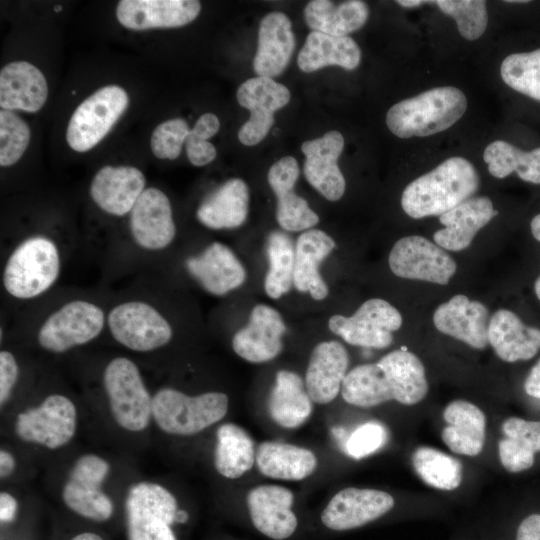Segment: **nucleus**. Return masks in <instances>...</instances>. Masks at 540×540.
Returning <instances> with one entry per match:
<instances>
[{
    "label": "nucleus",
    "mask_w": 540,
    "mask_h": 540,
    "mask_svg": "<svg viewBox=\"0 0 540 540\" xmlns=\"http://www.w3.org/2000/svg\"><path fill=\"white\" fill-rule=\"evenodd\" d=\"M428 390L421 360L412 352L399 349L376 363L351 369L342 383L341 395L348 404L369 408L392 400L415 405L426 397Z\"/></svg>",
    "instance_id": "1"
},
{
    "label": "nucleus",
    "mask_w": 540,
    "mask_h": 540,
    "mask_svg": "<svg viewBox=\"0 0 540 540\" xmlns=\"http://www.w3.org/2000/svg\"><path fill=\"white\" fill-rule=\"evenodd\" d=\"M480 177L463 157H450L410 182L401 196L403 211L413 219L440 216L471 198Z\"/></svg>",
    "instance_id": "2"
},
{
    "label": "nucleus",
    "mask_w": 540,
    "mask_h": 540,
    "mask_svg": "<svg viewBox=\"0 0 540 540\" xmlns=\"http://www.w3.org/2000/svg\"><path fill=\"white\" fill-rule=\"evenodd\" d=\"M467 109L463 91L441 86L394 104L387 112L386 124L399 138L425 137L454 125Z\"/></svg>",
    "instance_id": "3"
},
{
    "label": "nucleus",
    "mask_w": 540,
    "mask_h": 540,
    "mask_svg": "<svg viewBox=\"0 0 540 540\" xmlns=\"http://www.w3.org/2000/svg\"><path fill=\"white\" fill-rule=\"evenodd\" d=\"M57 245L44 236H32L10 254L4 267L3 285L17 299H32L46 292L60 273Z\"/></svg>",
    "instance_id": "4"
},
{
    "label": "nucleus",
    "mask_w": 540,
    "mask_h": 540,
    "mask_svg": "<svg viewBox=\"0 0 540 540\" xmlns=\"http://www.w3.org/2000/svg\"><path fill=\"white\" fill-rule=\"evenodd\" d=\"M228 405V396L222 392L188 396L174 388H162L153 397L152 416L164 432L187 436L220 421Z\"/></svg>",
    "instance_id": "5"
},
{
    "label": "nucleus",
    "mask_w": 540,
    "mask_h": 540,
    "mask_svg": "<svg viewBox=\"0 0 540 540\" xmlns=\"http://www.w3.org/2000/svg\"><path fill=\"white\" fill-rule=\"evenodd\" d=\"M177 510L165 487L151 482L131 486L125 500L128 540H177L171 529Z\"/></svg>",
    "instance_id": "6"
},
{
    "label": "nucleus",
    "mask_w": 540,
    "mask_h": 540,
    "mask_svg": "<svg viewBox=\"0 0 540 540\" xmlns=\"http://www.w3.org/2000/svg\"><path fill=\"white\" fill-rule=\"evenodd\" d=\"M104 386L112 415L129 431L145 429L152 415V400L136 364L126 357L111 360L104 371Z\"/></svg>",
    "instance_id": "7"
},
{
    "label": "nucleus",
    "mask_w": 540,
    "mask_h": 540,
    "mask_svg": "<svg viewBox=\"0 0 540 540\" xmlns=\"http://www.w3.org/2000/svg\"><path fill=\"white\" fill-rule=\"evenodd\" d=\"M129 98L117 85L100 88L73 112L66 131L69 146L86 152L96 146L111 130L126 110Z\"/></svg>",
    "instance_id": "8"
},
{
    "label": "nucleus",
    "mask_w": 540,
    "mask_h": 540,
    "mask_svg": "<svg viewBox=\"0 0 540 540\" xmlns=\"http://www.w3.org/2000/svg\"><path fill=\"white\" fill-rule=\"evenodd\" d=\"M105 315L92 302L74 300L54 311L38 331L39 345L50 352L62 353L95 339L103 330Z\"/></svg>",
    "instance_id": "9"
},
{
    "label": "nucleus",
    "mask_w": 540,
    "mask_h": 540,
    "mask_svg": "<svg viewBox=\"0 0 540 540\" xmlns=\"http://www.w3.org/2000/svg\"><path fill=\"white\" fill-rule=\"evenodd\" d=\"M402 322V315L393 305L384 299L372 298L349 317L333 315L328 327L350 345L384 349L392 344V332L400 329Z\"/></svg>",
    "instance_id": "10"
},
{
    "label": "nucleus",
    "mask_w": 540,
    "mask_h": 540,
    "mask_svg": "<svg viewBox=\"0 0 540 540\" xmlns=\"http://www.w3.org/2000/svg\"><path fill=\"white\" fill-rule=\"evenodd\" d=\"M107 324L118 343L138 352L165 346L173 334L166 318L155 307L143 301L116 305L108 314Z\"/></svg>",
    "instance_id": "11"
},
{
    "label": "nucleus",
    "mask_w": 540,
    "mask_h": 540,
    "mask_svg": "<svg viewBox=\"0 0 540 540\" xmlns=\"http://www.w3.org/2000/svg\"><path fill=\"white\" fill-rule=\"evenodd\" d=\"M388 264L400 278L446 285L456 273L455 260L436 243L419 235L405 236L392 247Z\"/></svg>",
    "instance_id": "12"
},
{
    "label": "nucleus",
    "mask_w": 540,
    "mask_h": 540,
    "mask_svg": "<svg viewBox=\"0 0 540 540\" xmlns=\"http://www.w3.org/2000/svg\"><path fill=\"white\" fill-rule=\"evenodd\" d=\"M76 408L66 396L52 394L35 408L20 413L16 421L18 436L49 449L70 441L76 430Z\"/></svg>",
    "instance_id": "13"
},
{
    "label": "nucleus",
    "mask_w": 540,
    "mask_h": 540,
    "mask_svg": "<svg viewBox=\"0 0 540 540\" xmlns=\"http://www.w3.org/2000/svg\"><path fill=\"white\" fill-rule=\"evenodd\" d=\"M109 472V464L101 457L87 454L73 465L64 485L62 497L75 513L98 522L108 520L113 505L100 486Z\"/></svg>",
    "instance_id": "14"
},
{
    "label": "nucleus",
    "mask_w": 540,
    "mask_h": 540,
    "mask_svg": "<svg viewBox=\"0 0 540 540\" xmlns=\"http://www.w3.org/2000/svg\"><path fill=\"white\" fill-rule=\"evenodd\" d=\"M290 96L289 89L273 78L257 76L243 82L236 97L251 115L239 129V141L246 146L261 142L274 123V113L288 104Z\"/></svg>",
    "instance_id": "15"
},
{
    "label": "nucleus",
    "mask_w": 540,
    "mask_h": 540,
    "mask_svg": "<svg viewBox=\"0 0 540 540\" xmlns=\"http://www.w3.org/2000/svg\"><path fill=\"white\" fill-rule=\"evenodd\" d=\"M394 504L393 496L387 492L348 487L331 498L321 513V522L330 530L347 531L382 517Z\"/></svg>",
    "instance_id": "16"
},
{
    "label": "nucleus",
    "mask_w": 540,
    "mask_h": 540,
    "mask_svg": "<svg viewBox=\"0 0 540 540\" xmlns=\"http://www.w3.org/2000/svg\"><path fill=\"white\" fill-rule=\"evenodd\" d=\"M129 225L140 248L158 251L168 247L175 238L176 227L167 195L158 188H146L130 212Z\"/></svg>",
    "instance_id": "17"
},
{
    "label": "nucleus",
    "mask_w": 540,
    "mask_h": 540,
    "mask_svg": "<svg viewBox=\"0 0 540 540\" xmlns=\"http://www.w3.org/2000/svg\"><path fill=\"white\" fill-rule=\"evenodd\" d=\"M285 332L281 314L269 305L258 304L252 309L248 324L233 336L232 348L248 362H268L282 351Z\"/></svg>",
    "instance_id": "18"
},
{
    "label": "nucleus",
    "mask_w": 540,
    "mask_h": 540,
    "mask_svg": "<svg viewBox=\"0 0 540 540\" xmlns=\"http://www.w3.org/2000/svg\"><path fill=\"white\" fill-rule=\"evenodd\" d=\"M343 148L344 138L336 130L301 146L306 157L303 167L306 180L329 201L339 200L345 192V178L337 164Z\"/></svg>",
    "instance_id": "19"
},
{
    "label": "nucleus",
    "mask_w": 540,
    "mask_h": 540,
    "mask_svg": "<svg viewBox=\"0 0 540 540\" xmlns=\"http://www.w3.org/2000/svg\"><path fill=\"white\" fill-rule=\"evenodd\" d=\"M247 507L253 526L273 540H285L297 529L298 520L292 510L293 493L279 485H260L249 491Z\"/></svg>",
    "instance_id": "20"
},
{
    "label": "nucleus",
    "mask_w": 540,
    "mask_h": 540,
    "mask_svg": "<svg viewBox=\"0 0 540 540\" xmlns=\"http://www.w3.org/2000/svg\"><path fill=\"white\" fill-rule=\"evenodd\" d=\"M436 329L474 349L488 344L489 312L487 307L463 294L454 295L440 304L433 313Z\"/></svg>",
    "instance_id": "21"
},
{
    "label": "nucleus",
    "mask_w": 540,
    "mask_h": 540,
    "mask_svg": "<svg viewBox=\"0 0 540 540\" xmlns=\"http://www.w3.org/2000/svg\"><path fill=\"white\" fill-rule=\"evenodd\" d=\"M299 173L298 163L291 156L281 158L268 171V183L277 200L276 219L286 231H306L319 222L308 202L294 191Z\"/></svg>",
    "instance_id": "22"
},
{
    "label": "nucleus",
    "mask_w": 540,
    "mask_h": 540,
    "mask_svg": "<svg viewBox=\"0 0 540 540\" xmlns=\"http://www.w3.org/2000/svg\"><path fill=\"white\" fill-rule=\"evenodd\" d=\"M196 0H122L116 8L118 21L131 30L184 26L197 18Z\"/></svg>",
    "instance_id": "23"
},
{
    "label": "nucleus",
    "mask_w": 540,
    "mask_h": 540,
    "mask_svg": "<svg viewBox=\"0 0 540 540\" xmlns=\"http://www.w3.org/2000/svg\"><path fill=\"white\" fill-rule=\"evenodd\" d=\"M189 274L209 293L222 296L239 288L246 271L235 253L221 242H213L197 256L185 261Z\"/></svg>",
    "instance_id": "24"
},
{
    "label": "nucleus",
    "mask_w": 540,
    "mask_h": 540,
    "mask_svg": "<svg viewBox=\"0 0 540 540\" xmlns=\"http://www.w3.org/2000/svg\"><path fill=\"white\" fill-rule=\"evenodd\" d=\"M145 184V176L135 167L104 166L91 182L90 196L104 212L123 216L131 212Z\"/></svg>",
    "instance_id": "25"
},
{
    "label": "nucleus",
    "mask_w": 540,
    "mask_h": 540,
    "mask_svg": "<svg viewBox=\"0 0 540 540\" xmlns=\"http://www.w3.org/2000/svg\"><path fill=\"white\" fill-rule=\"evenodd\" d=\"M349 354L338 341H323L311 352L305 386L313 402L327 404L333 401L341 391L347 375Z\"/></svg>",
    "instance_id": "26"
},
{
    "label": "nucleus",
    "mask_w": 540,
    "mask_h": 540,
    "mask_svg": "<svg viewBox=\"0 0 540 540\" xmlns=\"http://www.w3.org/2000/svg\"><path fill=\"white\" fill-rule=\"evenodd\" d=\"M497 214L488 197H471L439 216L444 228L434 233V242L444 250L462 251L470 246L477 232Z\"/></svg>",
    "instance_id": "27"
},
{
    "label": "nucleus",
    "mask_w": 540,
    "mask_h": 540,
    "mask_svg": "<svg viewBox=\"0 0 540 540\" xmlns=\"http://www.w3.org/2000/svg\"><path fill=\"white\" fill-rule=\"evenodd\" d=\"M295 49L291 20L282 12H271L260 21L258 46L253 68L258 76L280 75L290 62Z\"/></svg>",
    "instance_id": "28"
},
{
    "label": "nucleus",
    "mask_w": 540,
    "mask_h": 540,
    "mask_svg": "<svg viewBox=\"0 0 540 540\" xmlns=\"http://www.w3.org/2000/svg\"><path fill=\"white\" fill-rule=\"evenodd\" d=\"M48 97L43 73L26 61L6 64L0 71V106L4 110L37 112Z\"/></svg>",
    "instance_id": "29"
},
{
    "label": "nucleus",
    "mask_w": 540,
    "mask_h": 540,
    "mask_svg": "<svg viewBox=\"0 0 540 540\" xmlns=\"http://www.w3.org/2000/svg\"><path fill=\"white\" fill-rule=\"evenodd\" d=\"M488 342L501 360L525 361L540 350V329L527 326L510 310L499 309L490 317Z\"/></svg>",
    "instance_id": "30"
},
{
    "label": "nucleus",
    "mask_w": 540,
    "mask_h": 540,
    "mask_svg": "<svg viewBox=\"0 0 540 540\" xmlns=\"http://www.w3.org/2000/svg\"><path fill=\"white\" fill-rule=\"evenodd\" d=\"M335 241L319 229L304 231L295 245L293 285L302 293H309L314 300H323L329 290L323 280L319 265L334 250Z\"/></svg>",
    "instance_id": "31"
},
{
    "label": "nucleus",
    "mask_w": 540,
    "mask_h": 540,
    "mask_svg": "<svg viewBox=\"0 0 540 540\" xmlns=\"http://www.w3.org/2000/svg\"><path fill=\"white\" fill-rule=\"evenodd\" d=\"M446 423L441 437L455 454L474 457L479 455L486 439V416L475 404L454 400L443 411Z\"/></svg>",
    "instance_id": "32"
},
{
    "label": "nucleus",
    "mask_w": 540,
    "mask_h": 540,
    "mask_svg": "<svg viewBox=\"0 0 540 540\" xmlns=\"http://www.w3.org/2000/svg\"><path fill=\"white\" fill-rule=\"evenodd\" d=\"M249 209L247 184L232 178L208 195L196 211L200 223L210 229H233L241 226Z\"/></svg>",
    "instance_id": "33"
},
{
    "label": "nucleus",
    "mask_w": 540,
    "mask_h": 540,
    "mask_svg": "<svg viewBox=\"0 0 540 540\" xmlns=\"http://www.w3.org/2000/svg\"><path fill=\"white\" fill-rule=\"evenodd\" d=\"M361 60L358 44L349 36H336L312 31L300 50L297 64L305 73L331 65L354 70Z\"/></svg>",
    "instance_id": "34"
},
{
    "label": "nucleus",
    "mask_w": 540,
    "mask_h": 540,
    "mask_svg": "<svg viewBox=\"0 0 540 540\" xmlns=\"http://www.w3.org/2000/svg\"><path fill=\"white\" fill-rule=\"evenodd\" d=\"M267 407L274 422L293 429L310 417L313 405L301 377L293 371L280 370L276 373Z\"/></svg>",
    "instance_id": "35"
},
{
    "label": "nucleus",
    "mask_w": 540,
    "mask_h": 540,
    "mask_svg": "<svg viewBox=\"0 0 540 540\" xmlns=\"http://www.w3.org/2000/svg\"><path fill=\"white\" fill-rule=\"evenodd\" d=\"M255 462L263 475L289 481L303 480L317 467V458L311 450L275 441L259 445Z\"/></svg>",
    "instance_id": "36"
},
{
    "label": "nucleus",
    "mask_w": 540,
    "mask_h": 540,
    "mask_svg": "<svg viewBox=\"0 0 540 540\" xmlns=\"http://www.w3.org/2000/svg\"><path fill=\"white\" fill-rule=\"evenodd\" d=\"M368 16L369 8L360 0H349L339 5L328 0H313L304 8V18L309 28L336 36H347L360 29Z\"/></svg>",
    "instance_id": "37"
},
{
    "label": "nucleus",
    "mask_w": 540,
    "mask_h": 540,
    "mask_svg": "<svg viewBox=\"0 0 540 540\" xmlns=\"http://www.w3.org/2000/svg\"><path fill=\"white\" fill-rule=\"evenodd\" d=\"M255 461L254 443L243 428L234 423L218 428L214 466L220 475L237 479L249 471Z\"/></svg>",
    "instance_id": "38"
},
{
    "label": "nucleus",
    "mask_w": 540,
    "mask_h": 540,
    "mask_svg": "<svg viewBox=\"0 0 540 540\" xmlns=\"http://www.w3.org/2000/svg\"><path fill=\"white\" fill-rule=\"evenodd\" d=\"M483 159L496 178L516 172L521 180L540 184V147L523 151L506 141L496 140L485 148Z\"/></svg>",
    "instance_id": "39"
},
{
    "label": "nucleus",
    "mask_w": 540,
    "mask_h": 540,
    "mask_svg": "<svg viewBox=\"0 0 540 540\" xmlns=\"http://www.w3.org/2000/svg\"><path fill=\"white\" fill-rule=\"evenodd\" d=\"M411 461L416 474L430 487L451 491L462 482L461 461L438 449L420 446L413 452Z\"/></svg>",
    "instance_id": "40"
},
{
    "label": "nucleus",
    "mask_w": 540,
    "mask_h": 540,
    "mask_svg": "<svg viewBox=\"0 0 540 540\" xmlns=\"http://www.w3.org/2000/svg\"><path fill=\"white\" fill-rule=\"evenodd\" d=\"M269 267L264 281L266 294L278 299L287 294L293 285L295 248L290 236L282 231H272L266 246Z\"/></svg>",
    "instance_id": "41"
},
{
    "label": "nucleus",
    "mask_w": 540,
    "mask_h": 540,
    "mask_svg": "<svg viewBox=\"0 0 540 540\" xmlns=\"http://www.w3.org/2000/svg\"><path fill=\"white\" fill-rule=\"evenodd\" d=\"M500 74L507 86L540 101V49L510 54L502 61Z\"/></svg>",
    "instance_id": "42"
},
{
    "label": "nucleus",
    "mask_w": 540,
    "mask_h": 540,
    "mask_svg": "<svg viewBox=\"0 0 540 540\" xmlns=\"http://www.w3.org/2000/svg\"><path fill=\"white\" fill-rule=\"evenodd\" d=\"M446 15L452 17L460 35L467 40H476L485 32L488 23L486 2L483 0H439L433 1Z\"/></svg>",
    "instance_id": "43"
},
{
    "label": "nucleus",
    "mask_w": 540,
    "mask_h": 540,
    "mask_svg": "<svg viewBox=\"0 0 540 540\" xmlns=\"http://www.w3.org/2000/svg\"><path fill=\"white\" fill-rule=\"evenodd\" d=\"M30 140L27 123L10 110L0 111V165L15 164L24 154Z\"/></svg>",
    "instance_id": "44"
},
{
    "label": "nucleus",
    "mask_w": 540,
    "mask_h": 540,
    "mask_svg": "<svg viewBox=\"0 0 540 540\" xmlns=\"http://www.w3.org/2000/svg\"><path fill=\"white\" fill-rule=\"evenodd\" d=\"M189 133L188 124L181 118L162 122L151 135L150 146L153 154L159 159H176Z\"/></svg>",
    "instance_id": "45"
},
{
    "label": "nucleus",
    "mask_w": 540,
    "mask_h": 540,
    "mask_svg": "<svg viewBox=\"0 0 540 540\" xmlns=\"http://www.w3.org/2000/svg\"><path fill=\"white\" fill-rule=\"evenodd\" d=\"M388 439L385 426L376 421L357 427L347 438L344 451L354 459L367 457L382 448Z\"/></svg>",
    "instance_id": "46"
},
{
    "label": "nucleus",
    "mask_w": 540,
    "mask_h": 540,
    "mask_svg": "<svg viewBox=\"0 0 540 540\" xmlns=\"http://www.w3.org/2000/svg\"><path fill=\"white\" fill-rule=\"evenodd\" d=\"M503 438L500 442L531 452H540V421H529L519 417H509L502 423Z\"/></svg>",
    "instance_id": "47"
},
{
    "label": "nucleus",
    "mask_w": 540,
    "mask_h": 540,
    "mask_svg": "<svg viewBox=\"0 0 540 540\" xmlns=\"http://www.w3.org/2000/svg\"><path fill=\"white\" fill-rule=\"evenodd\" d=\"M18 364L12 353L0 352V403L3 405L10 397L18 378Z\"/></svg>",
    "instance_id": "48"
},
{
    "label": "nucleus",
    "mask_w": 540,
    "mask_h": 540,
    "mask_svg": "<svg viewBox=\"0 0 540 540\" xmlns=\"http://www.w3.org/2000/svg\"><path fill=\"white\" fill-rule=\"evenodd\" d=\"M186 153L194 166H204L216 157V149L212 143L189 133L186 141Z\"/></svg>",
    "instance_id": "49"
},
{
    "label": "nucleus",
    "mask_w": 540,
    "mask_h": 540,
    "mask_svg": "<svg viewBox=\"0 0 540 540\" xmlns=\"http://www.w3.org/2000/svg\"><path fill=\"white\" fill-rule=\"evenodd\" d=\"M220 128L218 117L212 113L201 115L196 121L190 133L204 140L214 136Z\"/></svg>",
    "instance_id": "50"
},
{
    "label": "nucleus",
    "mask_w": 540,
    "mask_h": 540,
    "mask_svg": "<svg viewBox=\"0 0 540 540\" xmlns=\"http://www.w3.org/2000/svg\"><path fill=\"white\" fill-rule=\"evenodd\" d=\"M516 540H540V514H531L520 523Z\"/></svg>",
    "instance_id": "51"
},
{
    "label": "nucleus",
    "mask_w": 540,
    "mask_h": 540,
    "mask_svg": "<svg viewBox=\"0 0 540 540\" xmlns=\"http://www.w3.org/2000/svg\"><path fill=\"white\" fill-rule=\"evenodd\" d=\"M17 501L16 499L7 492H2L0 494V520L3 523H8L13 521L15 514L17 512Z\"/></svg>",
    "instance_id": "52"
},
{
    "label": "nucleus",
    "mask_w": 540,
    "mask_h": 540,
    "mask_svg": "<svg viewBox=\"0 0 540 540\" xmlns=\"http://www.w3.org/2000/svg\"><path fill=\"white\" fill-rule=\"evenodd\" d=\"M524 390L527 395L540 399V359L529 371L524 382Z\"/></svg>",
    "instance_id": "53"
},
{
    "label": "nucleus",
    "mask_w": 540,
    "mask_h": 540,
    "mask_svg": "<svg viewBox=\"0 0 540 540\" xmlns=\"http://www.w3.org/2000/svg\"><path fill=\"white\" fill-rule=\"evenodd\" d=\"M15 467V460L13 456L6 450L0 451V475L1 478L9 476Z\"/></svg>",
    "instance_id": "54"
},
{
    "label": "nucleus",
    "mask_w": 540,
    "mask_h": 540,
    "mask_svg": "<svg viewBox=\"0 0 540 540\" xmlns=\"http://www.w3.org/2000/svg\"><path fill=\"white\" fill-rule=\"evenodd\" d=\"M530 229L534 239L540 242V214L533 217L530 223Z\"/></svg>",
    "instance_id": "55"
},
{
    "label": "nucleus",
    "mask_w": 540,
    "mask_h": 540,
    "mask_svg": "<svg viewBox=\"0 0 540 540\" xmlns=\"http://www.w3.org/2000/svg\"><path fill=\"white\" fill-rule=\"evenodd\" d=\"M397 4H399L400 6L402 7H405V8H414V7H418L420 5H423L425 3H428V1H422V0H399V1H396Z\"/></svg>",
    "instance_id": "56"
},
{
    "label": "nucleus",
    "mask_w": 540,
    "mask_h": 540,
    "mask_svg": "<svg viewBox=\"0 0 540 540\" xmlns=\"http://www.w3.org/2000/svg\"><path fill=\"white\" fill-rule=\"evenodd\" d=\"M71 540H103L99 535L95 533H81L73 537Z\"/></svg>",
    "instance_id": "57"
},
{
    "label": "nucleus",
    "mask_w": 540,
    "mask_h": 540,
    "mask_svg": "<svg viewBox=\"0 0 540 540\" xmlns=\"http://www.w3.org/2000/svg\"><path fill=\"white\" fill-rule=\"evenodd\" d=\"M188 518H189V515L185 510H177L175 514V522L185 523L187 522Z\"/></svg>",
    "instance_id": "58"
},
{
    "label": "nucleus",
    "mask_w": 540,
    "mask_h": 540,
    "mask_svg": "<svg viewBox=\"0 0 540 540\" xmlns=\"http://www.w3.org/2000/svg\"><path fill=\"white\" fill-rule=\"evenodd\" d=\"M534 292L538 300L540 301V275L537 277V279L534 282Z\"/></svg>",
    "instance_id": "59"
},
{
    "label": "nucleus",
    "mask_w": 540,
    "mask_h": 540,
    "mask_svg": "<svg viewBox=\"0 0 540 540\" xmlns=\"http://www.w3.org/2000/svg\"><path fill=\"white\" fill-rule=\"evenodd\" d=\"M508 3H528L529 1L527 0H510V1H506Z\"/></svg>",
    "instance_id": "60"
},
{
    "label": "nucleus",
    "mask_w": 540,
    "mask_h": 540,
    "mask_svg": "<svg viewBox=\"0 0 540 540\" xmlns=\"http://www.w3.org/2000/svg\"><path fill=\"white\" fill-rule=\"evenodd\" d=\"M61 9H62L61 7H55L56 11L61 10Z\"/></svg>",
    "instance_id": "61"
}]
</instances>
